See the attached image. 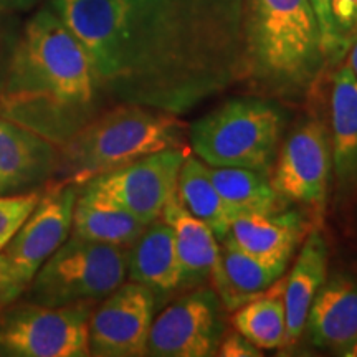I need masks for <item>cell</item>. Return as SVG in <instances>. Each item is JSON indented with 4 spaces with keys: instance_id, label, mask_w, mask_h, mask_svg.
<instances>
[{
    "instance_id": "6da1fadb",
    "label": "cell",
    "mask_w": 357,
    "mask_h": 357,
    "mask_svg": "<svg viewBox=\"0 0 357 357\" xmlns=\"http://www.w3.org/2000/svg\"><path fill=\"white\" fill-rule=\"evenodd\" d=\"M108 100L185 114L243 79V0H52Z\"/></svg>"
},
{
    "instance_id": "7a4b0ae2",
    "label": "cell",
    "mask_w": 357,
    "mask_h": 357,
    "mask_svg": "<svg viewBox=\"0 0 357 357\" xmlns=\"http://www.w3.org/2000/svg\"><path fill=\"white\" fill-rule=\"evenodd\" d=\"M89 55L53 8L26 22L13 48L0 116L60 146L101 111Z\"/></svg>"
},
{
    "instance_id": "3957f363",
    "label": "cell",
    "mask_w": 357,
    "mask_h": 357,
    "mask_svg": "<svg viewBox=\"0 0 357 357\" xmlns=\"http://www.w3.org/2000/svg\"><path fill=\"white\" fill-rule=\"evenodd\" d=\"M310 0H243V79L268 100L306 102L324 71Z\"/></svg>"
},
{
    "instance_id": "277c9868",
    "label": "cell",
    "mask_w": 357,
    "mask_h": 357,
    "mask_svg": "<svg viewBox=\"0 0 357 357\" xmlns=\"http://www.w3.org/2000/svg\"><path fill=\"white\" fill-rule=\"evenodd\" d=\"M187 129L189 124L172 113L114 102L113 108L100 111L58 146V166L52 182L82 187L146 155L189 147Z\"/></svg>"
},
{
    "instance_id": "5b68a950",
    "label": "cell",
    "mask_w": 357,
    "mask_h": 357,
    "mask_svg": "<svg viewBox=\"0 0 357 357\" xmlns=\"http://www.w3.org/2000/svg\"><path fill=\"white\" fill-rule=\"evenodd\" d=\"M287 114L278 101L240 96L223 101L187 129L190 151L212 167H242L270 177Z\"/></svg>"
},
{
    "instance_id": "8992f818",
    "label": "cell",
    "mask_w": 357,
    "mask_h": 357,
    "mask_svg": "<svg viewBox=\"0 0 357 357\" xmlns=\"http://www.w3.org/2000/svg\"><path fill=\"white\" fill-rule=\"evenodd\" d=\"M129 248L70 235L43 263L22 300L43 306L100 303L128 278Z\"/></svg>"
},
{
    "instance_id": "52a82bcc",
    "label": "cell",
    "mask_w": 357,
    "mask_h": 357,
    "mask_svg": "<svg viewBox=\"0 0 357 357\" xmlns=\"http://www.w3.org/2000/svg\"><path fill=\"white\" fill-rule=\"evenodd\" d=\"M78 194L77 185L50 182L30 217L0 252V311L20 300L43 263L68 238Z\"/></svg>"
},
{
    "instance_id": "ba28073f",
    "label": "cell",
    "mask_w": 357,
    "mask_h": 357,
    "mask_svg": "<svg viewBox=\"0 0 357 357\" xmlns=\"http://www.w3.org/2000/svg\"><path fill=\"white\" fill-rule=\"evenodd\" d=\"M96 301L43 306L17 300L0 311V347L15 357H88Z\"/></svg>"
},
{
    "instance_id": "9c48e42d",
    "label": "cell",
    "mask_w": 357,
    "mask_h": 357,
    "mask_svg": "<svg viewBox=\"0 0 357 357\" xmlns=\"http://www.w3.org/2000/svg\"><path fill=\"white\" fill-rule=\"evenodd\" d=\"M333 176L329 128L321 118H306L281 141L270 182L283 205L310 212L316 227L323 222Z\"/></svg>"
},
{
    "instance_id": "30bf717a",
    "label": "cell",
    "mask_w": 357,
    "mask_h": 357,
    "mask_svg": "<svg viewBox=\"0 0 357 357\" xmlns=\"http://www.w3.org/2000/svg\"><path fill=\"white\" fill-rule=\"evenodd\" d=\"M189 147H174L146 155L114 171L101 174L79 190L123 208L144 225L162 215L177 192V177Z\"/></svg>"
},
{
    "instance_id": "8fae6325",
    "label": "cell",
    "mask_w": 357,
    "mask_h": 357,
    "mask_svg": "<svg viewBox=\"0 0 357 357\" xmlns=\"http://www.w3.org/2000/svg\"><path fill=\"white\" fill-rule=\"evenodd\" d=\"M225 307L215 289L194 288L176 296L154 318L147 339L151 357L217 356L225 329Z\"/></svg>"
},
{
    "instance_id": "7c38bea8",
    "label": "cell",
    "mask_w": 357,
    "mask_h": 357,
    "mask_svg": "<svg viewBox=\"0 0 357 357\" xmlns=\"http://www.w3.org/2000/svg\"><path fill=\"white\" fill-rule=\"evenodd\" d=\"M158 310L149 288L124 281L95 306L89 318V352L96 357L146 356Z\"/></svg>"
},
{
    "instance_id": "4fadbf2b",
    "label": "cell",
    "mask_w": 357,
    "mask_h": 357,
    "mask_svg": "<svg viewBox=\"0 0 357 357\" xmlns=\"http://www.w3.org/2000/svg\"><path fill=\"white\" fill-rule=\"evenodd\" d=\"M56 166V144L0 116V195L45 189Z\"/></svg>"
},
{
    "instance_id": "5bb4252c",
    "label": "cell",
    "mask_w": 357,
    "mask_h": 357,
    "mask_svg": "<svg viewBox=\"0 0 357 357\" xmlns=\"http://www.w3.org/2000/svg\"><path fill=\"white\" fill-rule=\"evenodd\" d=\"M311 229L316 225L306 212L287 207L268 213H238L225 240L265 261L289 263Z\"/></svg>"
},
{
    "instance_id": "9a60e30c",
    "label": "cell",
    "mask_w": 357,
    "mask_h": 357,
    "mask_svg": "<svg viewBox=\"0 0 357 357\" xmlns=\"http://www.w3.org/2000/svg\"><path fill=\"white\" fill-rule=\"evenodd\" d=\"M305 331L312 346L342 356L357 339V276H328L307 311Z\"/></svg>"
},
{
    "instance_id": "2e32d148",
    "label": "cell",
    "mask_w": 357,
    "mask_h": 357,
    "mask_svg": "<svg viewBox=\"0 0 357 357\" xmlns=\"http://www.w3.org/2000/svg\"><path fill=\"white\" fill-rule=\"evenodd\" d=\"M128 278L154 293L158 310L181 294V263L176 238L164 218L146 225L139 238L129 248Z\"/></svg>"
},
{
    "instance_id": "e0dca14e",
    "label": "cell",
    "mask_w": 357,
    "mask_h": 357,
    "mask_svg": "<svg viewBox=\"0 0 357 357\" xmlns=\"http://www.w3.org/2000/svg\"><path fill=\"white\" fill-rule=\"evenodd\" d=\"M329 247L319 227L311 229L303 240L289 273L283 278V300L287 311V336L283 347H291L305 333L307 311L316 293L328 278Z\"/></svg>"
},
{
    "instance_id": "ac0fdd59",
    "label": "cell",
    "mask_w": 357,
    "mask_h": 357,
    "mask_svg": "<svg viewBox=\"0 0 357 357\" xmlns=\"http://www.w3.org/2000/svg\"><path fill=\"white\" fill-rule=\"evenodd\" d=\"M329 116L336 187L349 195L357 187V79L347 61L339 63L333 75Z\"/></svg>"
},
{
    "instance_id": "d6986e66",
    "label": "cell",
    "mask_w": 357,
    "mask_h": 357,
    "mask_svg": "<svg viewBox=\"0 0 357 357\" xmlns=\"http://www.w3.org/2000/svg\"><path fill=\"white\" fill-rule=\"evenodd\" d=\"M288 263H270L243 252L229 240L220 242L211 283L227 312L255 300L287 273Z\"/></svg>"
},
{
    "instance_id": "ffe728a7",
    "label": "cell",
    "mask_w": 357,
    "mask_h": 357,
    "mask_svg": "<svg viewBox=\"0 0 357 357\" xmlns=\"http://www.w3.org/2000/svg\"><path fill=\"white\" fill-rule=\"evenodd\" d=\"M160 218L171 225L176 238L181 263V294L211 283L220 248L211 227L192 215L177 195L169 200Z\"/></svg>"
},
{
    "instance_id": "44dd1931",
    "label": "cell",
    "mask_w": 357,
    "mask_h": 357,
    "mask_svg": "<svg viewBox=\"0 0 357 357\" xmlns=\"http://www.w3.org/2000/svg\"><path fill=\"white\" fill-rule=\"evenodd\" d=\"M177 199L199 220L207 223L218 242L227 238L231 222L238 215L230 207L211 178V167L197 155L187 154L177 177Z\"/></svg>"
},
{
    "instance_id": "7402d4cb",
    "label": "cell",
    "mask_w": 357,
    "mask_h": 357,
    "mask_svg": "<svg viewBox=\"0 0 357 357\" xmlns=\"http://www.w3.org/2000/svg\"><path fill=\"white\" fill-rule=\"evenodd\" d=\"M144 229V223L131 213L96 195L79 190L70 235L91 242L131 248Z\"/></svg>"
},
{
    "instance_id": "603a6c76",
    "label": "cell",
    "mask_w": 357,
    "mask_h": 357,
    "mask_svg": "<svg viewBox=\"0 0 357 357\" xmlns=\"http://www.w3.org/2000/svg\"><path fill=\"white\" fill-rule=\"evenodd\" d=\"M283 278L276 281L255 300L234 311L230 323L235 331L261 351L280 349L287 336V311L283 300Z\"/></svg>"
},
{
    "instance_id": "cb8c5ba5",
    "label": "cell",
    "mask_w": 357,
    "mask_h": 357,
    "mask_svg": "<svg viewBox=\"0 0 357 357\" xmlns=\"http://www.w3.org/2000/svg\"><path fill=\"white\" fill-rule=\"evenodd\" d=\"M208 167L218 194L236 213H268L287 208L265 174L242 167Z\"/></svg>"
},
{
    "instance_id": "d4e9b609",
    "label": "cell",
    "mask_w": 357,
    "mask_h": 357,
    "mask_svg": "<svg viewBox=\"0 0 357 357\" xmlns=\"http://www.w3.org/2000/svg\"><path fill=\"white\" fill-rule=\"evenodd\" d=\"M43 189L24 194L0 195V252L20 230L42 199Z\"/></svg>"
},
{
    "instance_id": "484cf974",
    "label": "cell",
    "mask_w": 357,
    "mask_h": 357,
    "mask_svg": "<svg viewBox=\"0 0 357 357\" xmlns=\"http://www.w3.org/2000/svg\"><path fill=\"white\" fill-rule=\"evenodd\" d=\"M310 2L319 24L321 43H323L326 61L339 63V60L347 53V47L341 42V38L337 37L336 26H334V20L331 15V8H329V2L328 0H310Z\"/></svg>"
},
{
    "instance_id": "4316f807",
    "label": "cell",
    "mask_w": 357,
    "mask_h": 357,
    "mask_svg": "<svg viewBox=\"0 0 357 357\" xmlns=\"http://www.w3.org/2000/svg\"><path fill=\"white\" fill-rule=\"evenodd\" d=\"M337 37L349 47V40L357 32V0H328Z\"/></svg>"
},
{
    "instance_id": "83f0119b",
    "label": "cell",
    "mask_w": 357,
    "mask_h": 357,
    "mask_svg": "<svg viewBox=\"0 0 357 357\" xmlns=\"http://www.w3.org/2000/svg\"><path fill=\"white\" fill-rule=\"evenodd\" d=\"M218 357H260L263 356L261 349H258L255 344L243 337L238 331L223 333L220 344L217 349Z\"/></svg>"
},
{
    "instance_id": "f1b7e54d",
    "label": "cell",
    "mask_w": 357,
    "mask_h": 357,
    "mask_svg": "<svg viewBox=\"0 0 357 357\" xmlns=\"http://www.w3.org/2000/svg\"><path fill=\"white\" fill-rule=\"evenodd\" d=\"M17 40H19V33L13 32L12 25L6 19V13H0V95L3 91Z\"/></svg>"
},
{
    "instance_id": "f546056e",
    "label": "cell",
    "mask_w": 357,
    "mask_h": 357,
    "mask_svg": "<svg viewBox=\"0 0 357 357\" xmlns=\"http://www.w3.org/2000/svg\"><path fill=\"white\" fill-rule=\"evenodd\" d=\"M40 0H0V13H13L30 10Z\"/></svg>"
},
{
    "instance_id": "4dcf8cb0",
    "label": "cell",
    "mask_w": 357,
    "mask_h": 357,
    "mask_svg": "<svg viewBox=\"0 0 357 357\" xmlns=\"http://www.w3.org/2000/svg\"><path fill=\"white\" fill-rule=\"evenodd\" d=\"M347 52H349V55H347V63H349L352 73H354V77L357 79V32L351 37Z\"/></svg>"
},
{
    "instance_id": "1f68e13d",
    "label": "cell",
    "mask_w": 357,
    "mask_h": 357,
    "mask_svg": "<svg viewBox=\"0 0 357 357\" xmlns=\"http://www.w3.org/2000/svg\"><path fill=\"white\" fill-rule=\"evenodd\" d=\"M342 356H344V357H357V339L354 342H352L349 347H347L346 352Z\"/></svg>"
},
{
    "instance_id": "d6a6232c",
    "label": "cell",
    "mask_w": 357,
    "mask_h": 357,
    "mask_svg": "<svg viewBox=\"0 0 357 357\" xmlns=\"http://www.w3.org/2000/svg\"><path fill=\"white\" fill-rule=\"evenodd\" d=\"M0 275H2V257H0Z\"/></svg>"
}]
</instances>
